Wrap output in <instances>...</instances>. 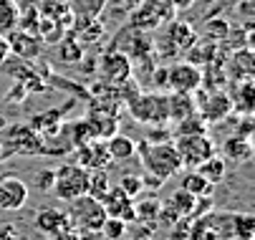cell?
<instances>
[{
	"label": "cell",
	"instance_id": "38",
	"mask_svg": "<svg viewBox=\"0 0 255 240\" xmlns=\"http://www.w3.org/2000/svg\"><path fill=\"white\" fill-rule=\"evenodd\" d=\"M169 3L174 8H187V5H192V0H169Z\"/></svg>",
	"mask_w": 255,
	"mask_h": 240
},
{
	"label": "cell",
	"instance_id": "15",
	"mask_svg": "<svg viewBox=\"0 0 255 240\" xmlns=\"http://www.w3.org/2000/svg\"><path fill=\"white\" fill-rule=\"evenodd\" d=\"M104 144H106L109 159H114V162H124L136 154V142L124 134H112L109 139H104Z\"/></svg>",
	"mask_w": 255,
	"mask_h": 240
},
{
	"label": "cell",
	"instance_id": "28",
	"mask_svg": "<svg viewBox=\"0 0 255 240\" xmlns=\"http://www.w3.org/2000/svg\"><path fill=\"white\" fill-rule=\"evenodd\" d=\"M109 187H112V180H109L106 169H89V192L86 195L101 200L109 192Z\"/></svg>",
	"mask_w": 255,
	"mask_h": 240
},
{
	"label": "cell",
	"instance_id": "29",
	"mask_svg": "<svg viewBox=\"0 0 255 240\" xmlns=\"http://www.w3.org/2000/svg\"><path fill=\"white\" fill-rule=\"evenodd\" d=\"M58 58L63 63H79L84 58V46L74 38H66V41L61 38L58 41Z\"/></svg>",
	"mask_w": 255,
	"mask_h": 240
},
{
	"label": "cell",
	"instance_id": "14",
	"mask_svg": "<svg viewBox=\"0 0 255 240\" xmlns=\"http://www.w3.org/2000/svg\"><path fill=\"white\" fill-rule=\"evenodd\" d=\"M8 51L18 53L20 58H35V56H38V51H41V46L35 43V38L30 36V33L15 28V30L8 33Z\"/></svg>",
	"mask_w": 255,
	"mask_h": 240
},
{
	"label": "cell",
	"instance_id": "40",
	"mask_svg": "<svg viewBox=\"0 0 255 240\" xmlns=\"http://www.w3.org/2000/svg\"><path fill=\"white\" fill-rule=\"evenodd\" d=\"M144 240H149V238H144Z\"/></svg>",
	"mask_w": 255,
	"mask_h": 240
},
{
	"label": "cell",
	"instance_id": "30",
	"mask_svg": "<svg viewBox=\"0 0 255 240\" xmlns=\"http://www.w3.org/2000/svg\"><path fill=\"white\" fill-rule=\"evenodd\" d=\"M233 61L240 63L238 68H233V71H235V81L253 79V53H250V51H240V53H235Z\"/></svg>",
	"mask_w": 255,
	"mask_h": 240
},
{
	"label": "cell",
	"instance_id": "12",
	"mask_svg": "<svg viewBox=\"0 0 255 240\" xmlns=\"http://www.w3.org/2000/svg\"><path fill=\"white\" fill-rule=\"evenodd\" d=\"M28 202V185L20 177L0 175V210H20Z\"/></svg>",
	"mask_w": 255,
	"mask_h": 240
},
{
	"label": "cell",
	"instance_id": "36",
	"mask_svg": "<svg viewBox=\"0 0 255 240\" xmlns=\"http://www.w3.org/2000/svg\"><path fill=\"white\" fill-rule=\"evenodd\" d=\"M0 240H18V233L13 225L8 223H0Z\"/></svg>",
	"mask_w": 255,
	"mask_h": 240
},
{
	"label": "cell",
	"instance_id": "6",
	"mask_svg": "<svg viewBox=\"0 0 255 240\" xmlns=\"http://www.w3.org/2000/svg\"><path fill=\"white\" fill-rule=\"evenodd\" d=\"M99 76L106 86H124L131 79V58L122 51H109L99 61Z\"/></svg>",
	"mask_w": 255,
	"mask_h": 240
},
{
	"label": "cell",
	"instance_id": "34",
	"mask_svg": "<svg viewBox=\"0 0 255 240\" xmlns=\"http://www.w3.org/2000/svg\"><path fill=\"white\" fill-rule=\"evenodd\" d=\"M33 182H35V187H38L41 192H51L53 182H56V169H41V172L33 177Z\"/></svg>",
	"mask_w": 255,
	"mask_h": 240
},
{
	"label": "cell",
	"instance_id": "21",
	"mask_svg": "<svg viewBox=\"0 0 255 240\" xmlns=\"http://www.w3.org/2000/svg\"><path fill=\"white\" fill-rule=\"evenodd\" d=\"M230 223H233V228H230V235L233 238H238V240H253V235H255V218L253 215L235 213V215H230Z\"/></svg>",
	"mask_w": 255,
	"mask_h": 240
},
{
	"label": "cell",
	"instance_id": "1",
	"mask_svg": "<svg viewBox=\"0 0 255 240\" xmlns=\"http://www.w3.org/2000/svg\"><path fill=\"white\" fill-rule=\"evenodd\" d=\"M136 154L141 157L144 167H147V172H152L154 177L159 180H169L174 177L177 172H182V159L169 142H159V144H152V142H139L136 144Z\"/></svg>",
	"mask_w": 255,
	"mask_h": 240
},
{
	"label": "cell",
	"instance_id": "39",
	"mask_svg": "<svg viewBox=\"0 0 255 240\" xmlns=\"http://www.w3.org/2000/svg\"><path fill=\"white\" fill-rule=\"evenodd\" d=\"M46 240H56V238H46Z\"/></svg>",
	"mask_w": 255,
	"mask_h": 240
},
{
	"label": "cell",
	"instance_id": "31",
	"mask_svg": "<svg viewBox=\"0 0 255 240\" xmlns=\"http://www.w3.org/2000/svg\"><path fill=\"white\" fill-rule=\"evenodd\" d=\"M124 233H127V223L119 220V218H106L104 225H101V235L106 240H122Z\"/></svg>",
	"mask_w": 255,
	"mask_h": 240
},
{
	"label": "cell",
	"instance_id": "17",
	"mask_svg": "<svg viewBox=\"0 0 255 240\" xmlns=\"http://www.w3.org/2000/svg\"><path fill=\"white\" fill-rule=\"evenodd\" d=\"M223 152L228 159H235V162H248L253 157V144L248 136H240V134H233L225 139L223 144Z\"/></svg>",
	"mask_w": 255,
	"mask_h": 240
},
{
	"label": "cell",
	"instance_id": "5",
	"mask_svg": "<svg viewBox=\"0 0 255 240\" xmlns=\"http://www.w3.org/2000/svg\"><path fill=\"white\" fill-rule=\"evenodd\" d=\"M172 144L182 159V167H200L210 157H215V142L207 134H192V136H172Z\"/></svg>",
	"mask_w": 255,
	"mask_h": 240
},
{
	"label": "cell",
	"instance_id": "20",
	"mask_svg": "<svg viewBox=\"0 0 255 240\" xmlns=\"http://www.w3.org/2000/svg\"><path fill=\"white\" fill-rule=\"evenodd\" d=\"M76 25V36H79V43H91L96 38H101V33H104V25L99 18H74Z\"/></svg>",
	"mask_w": 255,
	"mask_h": 240
},
{
	"label": "cell",
	"instance_id": "11",
	"mask_svg": "<svg viewBox=\"0 0 255 240\" xmlns=\"http://www.w3.org/2000/svg\"><path fill=\"white\" fill-rule=\"evenodd\" d=\"M101 205H104L106 218H119L124 223H134L136 220V215H134V200L127 192H122L117 185L109 187V192L101 197Z\"/></svg>",
	"mask_w": 255,
	"mask_h": 240
},
{
	"label": "cell",
	"instance_id": "35",
	"mask_svg": "<svg viewBox=\"0 0 255 240\" xmlns=\"http://www.w3.org/2000/svg\"><path fill=\"white\" fill-rule=\"evenodd\" d=\"M169 139H172V131H169V129H154V131H149V142H152V144L169 142Z\"/></svg>",
	"mask_w": 255,
	"mask_h": 240
},
{
	"label": "cell",
	"instance_id": "22",
	"mask_svg": "<svg viewBox=\"0 0 255 240\" xmlns=\"http://www.w3.org/2000/svg\"><path fill=\"white\" fill-rule=\"evenodd\" d=\"M197 172L210 182V185H220V180L225 177V159L223 157H210L207 162H202L200 167H197Z\"/></svg>",
	"mask_w": 255,
	"mask_h": 240
},
{
	"label": "cell",
	"instance_id": "33",
	"mask_svg": "<svg viewBox=\"0 0 255 240\" xmlns=\"http://www.w3.org/2000/svg\"><path fill=\"white\" fill-rule=\"evenodd\" d=\"M122 192H127L131 200L141 192V187H144V182H141V177L139 175H124L122 180H119V185H117Z\"/></svg>",
	"mask_w": 255,
	"mask_h": 240
},
{
	"label": "cell",
	"instance_id": "16",
	"mask_svg": "<svg viewBox=\"0 0 255 240\" xmlns=\"http://www.w3.org/2000/svg\"><path fill=\"white\" fill-rule=\"evenodd\" d=\"M197 205H200V197L185 192V190H174V195L169 197V210L177 215V218H192L197 215Z\"/></svg>",
	"mask_w": 255,
	"mask_h": 240
},
{
	"label": "cell",
	"instance_id": "25",
	"mask_svg": "<svg viewBox=\"0 0 255 240\" xmlns=\"http://www.w3.org/2000/svg\"><path fill=\"white\" fill-rule=\"evenodd\" d=\"M207 126H210V124H205L200 114H192V117H185V119H179V121H177V126H174L172 136H192V134H207Z\"/></svg>",
	"mask_w": 255,
	"mask_h": 240
},
{
	"label": "cell",
	"instance_id": "37",
	"mask_svg": "<svg viewBox=\"0 0 255 240\" xmlns=\"http://www.w3.org/2000/svg\"><path fill=\"white\" fill-rule=\"evenodd\" d=\"M5 58H8V43H5L3 38H0V66L5 63Z\"/></svg>",
	"mask_w": 255,
	"mask_h": 240
},
{
	"label": "cell",
	"instance_id": "2",
	"mask_svg": "<svg viewBox=\"0 0 255 240\" xmlns=\"http://www.w3.org/2000/svg\"><path fill=\"white\" fill-rule=\"evenodd\" d=\"M86 192H89V169L84 164L68 162L56 169V182H53L51 195H56L63 202H71Z\"/></svg>",
	"mask_w": 255,
	"mask_h": 240
},
{
	"label": "cell",
	"instance_id": "8",
	"mask_svg": "<svg viewBox=\"0 0 255 240\" xmlns=\"http://www.w3.org/2000/svg\"><path fill=\"white\" fill-rule=\"evenodd\" d=\"M174 15V5L169 0H147L134 15H131V25L136 30H152L162 23H169Z\"/></svg>",
	"mask_w": 255,
	"mask_h": 240
},
{
	"label": "cell",
	"instance_id": "7",
	"mask_svg": "<svg viewBox=\"0 0 255 240\" xmlns=\"http://www.w3.org/2000/svg\"><path fill=\"white\" fill-rule=\"evenodd\" d=\"M35 228H38V233H43L48 238H56V240H76L68 213L58 210V208L41 210L38 215H35Z\"/></svg>",
	"mask_w": 255,
	"mask_h": 240
},
{
	"label": "cell",
	"instance_id": "3",
	"mask_svg": "<svg viewBox=\"0 0 255 240\" xmlns=\"http://www.w3.org/2000/svg\"><path fill=\"white\" fill-rule=\"evenodd\" d=\"M66 213L71 218L74 230H84V233H101V225L106 220L101 200H96L91 195H81L76 200H71V208Z\"/></svg>",
	"mask_w": 255,
	"mask_h": 240
},
{
	"label": "cell",
	"instance_id": "9",
	"mask_svg": "<svg viewBox=\"0 0 255 240\" xmlns=\"http://www.w3.org/2000/svg\"><path fill=\"white\" fill-rule=\"evenodd\" d=\"M200 84H202V71L197 68V63L179 61V63H172L167 68V86L172 91L192 94V91L200 89Z\"/></svg>",
	"mask_w": 255,
	"mask_h": 240
},
{
	"label": "cell",
	"instance_id": "32",
	"mask_svg": "<svg viewBox=\"0 0 255 240\" xmlns=\"http://www.w3.org/2000/svg\"><path fill=\"white\" fill-rule=\"evenodd\" d=\"M134 215H136V220H154L159 215V202L157 200H141L139 205H134Z\"/></svg>",
	"mask_w": 255,
	"mask_h": 240
},
{
	"label": "cell",
	"instance_id": "26",
	"mask_svg": "<svg viewBox=\"0 0 255 240\" xmlns=\"http://www.w3.org/2000/svg\"><path fill=\"white\" fill-rule=\"evenodd\" d=\"M238 99H235V104H233V109H238V112H243V114H250L253 112V104H255V84H253V79H245V81H240L238 84Z\"/></svg>",
	"mask_w": 255,
	"mask_h": 240
},
{
	"label": "cell",
	"instance_id": "18",
	"mask_svg": "<svg viewBox=\"0 0 255 240\" xmlns=\"http://www.w3.org/2000/svg\"><path fill=\"white\" fill-rule=\"evenodd\" d=\"M167 104H169V121H179V119L195 114L192 94H179V91H174L172 96H167Z\"/></svg>",
	"mask_w": 255,
	"mask_h": 240
},
{
	"label": "cell",
	"instance_id": "24",
	"mask_svg": "<svg viewBox=\"0 0 255 240\" xmlns=\"http://www.w3.org/2000/svg\"><path fill=\"white\" fill-rule=\"evenodd\" d=\"M18 18H20V10H18L15 0H0V33L15 30L18 28Z\"/></svg>",
	"mask_w": 255,
	"mask_h": 240
},
{
	"label": "cell",
	"instance_id": "13",
	"mask_svg": "<svg viewBox=\"0 0 255 240\" xmlns=\"http://www.w3.org/2000/svg\"><path fill=\"white\" fill-rule=\"evenodd\" d=\"M79 164H84L86 169H106L109 164V152L104 142H86L79 147Z\"/></svg>",
	"mask_w": 255,
	"mask_h": 240
},
{
	"label": "cell",
	"instance_id": "27",
	"mask_svg": "<svg viewBox=\"0 0 255 240\" xmlns=\"http://www.w3.org/2000/svg\"><path fill=\"white\" fill-rule=\"evenodd\" d=\"M35 33L43 38V43H58L63 36H66V25L58 23V20H51V18H43L35 28Z\"/></svg>",
	"mask_w": 255,
	"mask_h": 240
},
{
	"label": "cell",
	"instance_id": "10",
	"mask_svg": "<svg viewBox=\"0 0 255 240\" xmlns=\"http://www.w3.org/2000/svg\"><path fill=\"white\" fill-rule=\"evenodd\" d=\"M233 114V99L225 91H212L202 99L200 104V117L205 124H220Z\"/></svg>",
	"mask_w": 255,
	"mask_h": 240
},
{
	"label": "cell",
	"instance_id": "4",
	"mask_svg": "<svg viewBox=\"0 0 255 240\" xmlns=\"http://www.w3.org/2000/svg\"><path fill=\"white\" fill-rule=\"evenodd\" d=\"M127 104H129L131 117L141 124L164 126L169 121V104H167V96L162 94H136Z\"/></svg>",
	"mask_w": 255,
	"mask_h": 240
},
{
	"label": "cell",
	"instance_id": "23",
	"mask_svg": "<svg viewBox=\"0 0 255 240\" xmlns=\"http://www.w3.org/2000/svg\"><path fill=\"white\" fill-rule=\"evenodd\" d=\"M104 5H106V0H71L68 3L74 18H99Z\"/></svg>",
	"mask_w": 255,
	"mask_h": 240
},
{
	"label": "cell",
	"instance_id": "19",
	"mask_svg": "<svg viewBox=\"0 0 255 240\" xmlns=\"http://www.w3.org/2000/svg\"><path fill=\"white\" fill-rule=\"evenodd\" d=\"M182 190L185 192H190V195H195V197H210L212 195V190H215V185H210L197 169H192V172H185L182 175Z\"/></svg>",
	"mask_w": 255,
	"mask_h": 240
}]
</instances>
